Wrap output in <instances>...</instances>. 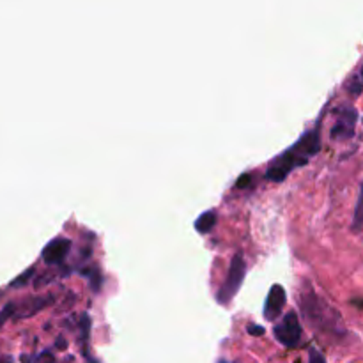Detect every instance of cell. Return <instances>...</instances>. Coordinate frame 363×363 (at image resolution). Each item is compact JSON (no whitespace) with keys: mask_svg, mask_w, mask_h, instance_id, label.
Returning <instances> with one entry per match:
<instances>
[{"mask_svg":"<svg viewBox=\"0 0 363 363\" xmlns=\"http://www.w3.org/2000/svg\"><path fill=\"white\" fill-rule=\"evenodd\" d=\"M250 183H252L250 174H243L241 178H238V181H236V186H238V188H248Z\"/></svg>","mask_w":363,"mask_h":363,"instance_id":"obj_10","label":"cell"},{"mask_svg":"<svg viewBox=\"0 0 363 363\" xmlns=\"http://www.w3.org/2000/svg\"><path fill=\"white\" fill-rule=\"evenodd\" d=\"M218 215L215 209H209V211H204L197 220H195V230L200 234H208L215 229L217 225Z\"/></svg>","mask_w":363,"mask_h":363,"instance_id":"obj_7","label":"cell"},{"mask_svg":"<svg viewBox=\"0 0 363 363\" xmlns=\"http://www.w3.org/2000/svg\"><path fill=\"white\" fill-rule=\"evenodd\" d=\"M321 151V130L319 124L314 130L307 131L301 139L296 144L286 149V151L278 154L275 160L269 163L268 170H266V178L273 183L286 181L287 176L293 172L294 169H299L303 165H307L310 158Z\"/></svg>","mask_w":363,"mask_h":363,"instance_id":"obj_1","label":"cell"},{"mask_svg":"<svg viewBox=\"0 0 363 363\" xmlns=\"http://www.w3.org/2000/svg\"><path fill=\"white\" fill-rule=\"evenodd\" d=\"M286 289L280 284L271 286L268 293V298L264 303V317L268 321H275L282 314V308L286 307Z\"/></svg>","mask_w":363,"mask_h":363,"instance_id":"obj_5","label":"cell"},{"mask_svg":"<svg viewBox=\"0 0 363 363\" xmlns=\"http://www.w3.org/2000/svg\"><path fill=\"white\" fill-rule=\"evenodd\" d=\"M363 229V183L360 186V195L355 206V215H353V230Z\"/></svg>","mask_w":363,"mask_h":363,"instance_id":"obj_8","label":"cell"},{"mask_svg":"<svg viewBox=\"0 0 363 363\" xmlns=\"http://www.w3.org/2000/svg\"><path fill=\"white\" fill-rule=\"evenodd\" d=\"M247 330H248V333H250V335H255V337H260V335H264V328H263V326L250 325Z\"/></svg>","mask_w":363,"mask_h":363,"instance_id":"obj_11","label":"cell"},{"mask_svg":"<svg viewBox=\"0 0 363 363\" xmlns=\"http://www.w3.org/2000/svg\"><path fill=\"white\" fill-rule=\"evenodd\" d=\"M308 363H326V360L319 349L312 347L310 353H308Z\"/></svg>","mask_w":363,"mask_h":363,"instance_id":"obj_9","label":"cell"},{"mask_svg":"<svg viewBox=\"0 0 363 363\" xmlns=\"http://www.w3.org/2000/svg\"><path fill=\"white\" fill-rule=\"evenodd\" d=\"M71 241L66 238H57L50 241L43 250V259L46 264H61L70 254Z\"/></svg>","mask_w":363,"mask_h":363,"instance_id":"obj_6","label":"cell"},{"mask_svg":"<svg viewBox=\"0 0 363 363\" xmlns=\"http://www.w3.org/2000/svg\"><path fill=\"white\" fill-rule=\"evenodd\" d=\"M218 363H229V362H225V360H220V362H218Z\"/></svg>","mask_w":363,"mask_h":363,"instance_id":"obj_13","label":"cell"},{"mask_svg":"<svg viewBox=\"0 0 363 363\" xmlns=\"http://www.w3.org/2000/svg\"><path fill=\"white\" fill-rule=\"evenodd\" d=\"M245 275H247V263H245L243 254L238 252V254L232 257V260H230L229 271H227L224 286H221L220 291L217 293V301L220 303V305H227V303L232 301L234 296L241 289Z\"/></svg>","mask_w":363,"mask_h":363,"instance_id":"obj_2","label":"cell"},{"mask_svg":"<svg viewBox=\"0 0 363 363\" xmlns=\"http://www.w3.org/2000/svg\"><path fill=\"white\" fill-rule=\"evenodd\" d=\"M358 121V112L353 107H340L338 109V119L332 128L333 140H346L355 135V124Z\"/></svg>","mask_w":363,"mask_h":363,"instance_id":"obj_4","label":"cell"},{"mask_svg":"<svg viewBox=\"0 0 363 363\" xmlns=\"http://www.w3.org/2000/svg\"><path fill=\"white\" fill-rule=\"evenodd\" d=\"M360 77H362V80H363V66H362V70H360Z\"/></svg>","mask_w":363,"mask_h":363,"instance_id":"obj_12","label":"cell"},{"mask_svg":"<svg viewBox=\"0 0 363 363\" xmlns=\"http://www.w3.org/2000/svg\"><path fill=\"white\" fill-rule=\"evenodd\" d=\"M301 325H299V317L296 312H287L282 323L275 325L273 328V335L280 342L282 346L286 347H296L301 340Z\"/></svg>","mask_w":363,"mask_h":363,"instance_id":"obj_3","label":"cell"}]
</instances>
